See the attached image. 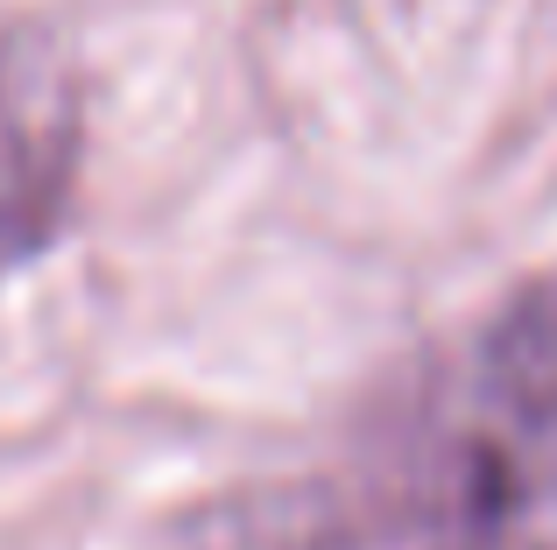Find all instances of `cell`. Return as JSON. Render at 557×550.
<instances>
[{
  "label": "cell",
  "instance_id": "1",
  "mask_svg": "<svg viewBox=\"0 0 557 550\" xmlns=\"http://www.w3.org/2000/svg\"><path fill=\"white\" fill-rule=\"evenodd\" d=\"M78 170L71 85L28 36L0 28V275L50 248Z\"/></svg>",
  "mask_w": 557,
  "mask_h": 550
}]
</instances>
